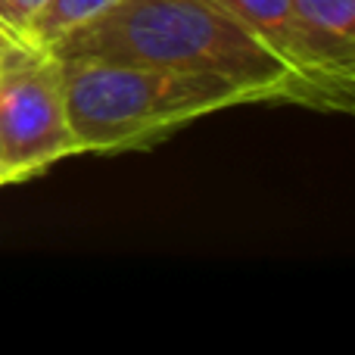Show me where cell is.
Returning <instances> with one entry per match:
<instances>
[{"mask_svg": "<svg viewBox=\"0 0 355 355\" xmlns=\"http://www.w3.org/2000/svg\"><path fill=\"white\" fill-rule=\"evenodd\" d=\"M25 62V60H22ZM6 69H10V66H6ZM0 72H3V69H0ZM0 184H3V175H0Z\"/></svg>", "mask_w": 355, "mask_h": 355, "instance_id": "obj_9", "label": "cell"}, {"mask_svg": "<svg viewBox=\"0 0 355 355\" xmlns=\"http://www.w3.org/2000/svg\"><path fill=\"white\" fill-rule=\"evenodd\" d=\"M81 156L66 116L60 60L28 56L0 72V175L22 184L50 166Z\"/></svg>", "mask_w": 355, "mask_h": 355, "instance_id": "obj_3", "label": "cell"}, {"mask_svg": "<svg viewBox=\"0 0 355 355\" xmlns=\"http://www.w3.org/2000/svg\"><path fill=\"white\" fill-rule=\"evenodd\" d=\"M302 66L355 103V0H290Z\"/></svg>", "mask_w": 355, "mask_h": 355, "instance_id": "obj_4", "label": "cell"}, {"mask_svg": "<svg viewBox=\"0 0 355 355\" xmlns=\"http://www.w3.org/2000/svg\"><path fill=\"white\" fill-rule=\"evenodd\" d=\"M116 0H47L41 10L31 16V22L25 25V41L35 50L47 53L62 35H69L72 28L85 25L87 19H94L97 12L110 10Z\"/></svg>", "mask_w": 355, "mask_h": 355, "instance_id": "obj_6", "label": "cell"}, {"mask_svg": "<svg viewBox=\"0 0 355 355\" xmlns=\"http://www.w3.org/2000/svg\"><path fill=\"white\" fill-rule=\"evenodd\" d=\"M231 16H237L252 35H259L271 50L284 56L293 69H300L302 75H309L312 81H318L306 66H302V56H300V37H296V25H293V6L290 0H218ZM321 87H327L324 81H318ZM331 91V87H327ZM334 97H340L337 91H331ZM343 100V97H340ZM352 112V103L343 100Z\"/></svg>", "mask_w": 355, "mask_h": 355, "instance_id": "obj_5", "label": "cell"}, {"mask_svg": "<svg viewBox=\"0 0 355 355\" xmlns=\"http://www.w3.org/2000/svg\"><path fill=\"white\" fill-rule=\"evenodd\" d=\"M56 60H100L196 72L250 91L259 103L349 112L327 87L293 69L218 0H116L47 50Z\"/></svg>", "mask_w": 355, "mask_h": 355, "instance_id": "obj_1", "label": "cell"}, {"mask_svg": "<svg viewBox=\"0 0 355 355\" xmlns=\"http://www.w3.org/2000/svg\"><path fill=\"white\" fill-rule=\"evenodd\" d=\"M6 31H10V28H6Z\"/></svg>", "mask_w": 355, "mask_h": 355, "instance_id": "obj_10", "label": "cell"}, {"mask_svg": "<svg viewBox=\"0 0 355 355\" xmlns=\"http://www.w3.org/2000/svg\"><path fill=\"white\" fill-rule=\"evenodd\" d=\"M44 3H47V0H0V25L10 28L12 35L25 37V25L31 22V16H35Z\"/></svg>", "mask_w": 355, "mask_h": 355, "instance_id": "obj_7", "label": "cell"}, {"mask_svg": "<svg viewBox=\"0 0 355 355\" xmlns=\"http://www.w3.org/2000/svg\"><path fill=\"white\" fill-rule=\"evenodd\" d=\"M60 72L78 153L150 150L202 116L259 103L231 81L175 69L60 60Z\"/></svg>", "mask_w": 355, "mask_h": 355, "instance_id": "obj_2", "label": "cell"}, {"mask_svg": "<svg viewBox=\"0 0 355 355\" xmlns=\"http://www.w3.org/2000/svg\"><path fill=\"white\" fill-rule=\"evenodd\" d=\"M37 53H44V50H35L25 37L12 35V31H6L3 25H0V69L16 66V62L28 60V56H37Z\"/></svg>", "mask_w": 355, "mask_h": 355, "instance_id": "obj_8", "label": "cell"}]
</instances>
